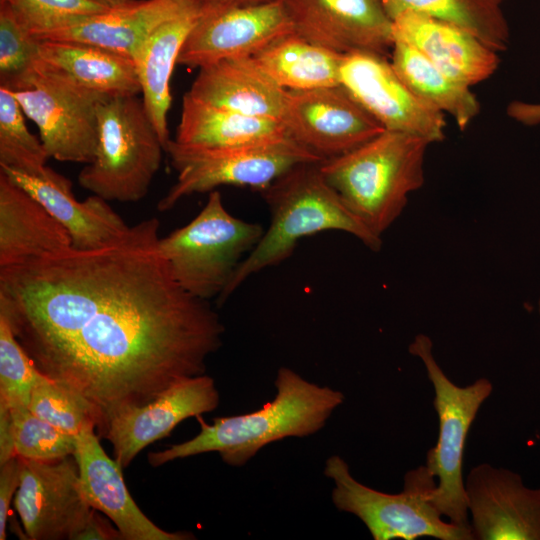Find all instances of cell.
I'll use <instances>...</instances> for the list:
<instances>
[{"mask_svg":"<svg viewBox=\"0 0 540 540\" xmlns=\"http://www.w3.org/2000/svg\"><path fill=\"white\" fill-rule=\"evenodd\" d=\"M14 506L31 540H76L95 511L82 493L74 455L54 461L22 458Z\"/></svg>","mask_w":540,"mask_h":540,"instance_id":"obj_12","label":"cell"},{"mask_svg":"<svg viewBox=\"0 0 540 540\" xmlns=\"http://www.w3.org/2000/svg\"><path fill=\"white\" fill-rule=\"evenodd\" d=\"M409 352L425 366L434 389L433 405L439 423L437 442L428 450L425 462L427 470L437 479L430 500L448 521L471 531L463 479L465 445L482 404L493 391V384L485 377L466 386L455 384L436 361L432 340L425 334L415 336Z\"/></svg>","mask_w":540,"mask_h":540,"instance_id":"obj_7","label":"cell"},{"mask_svg":"<svg viewBox=\"0 0 540 540\" xmlns=\"http://www.w3.org/2000/svg\"><path fill=\"white\" fill-rule=\"evenodd\" d=\"M537 312H538V317H539V321H540V298L537 302Z\"/></svg>","mask_w":540,"mask_h":540,"instance_id":"obj_42","label":"cell"},{"mask_svg":"<svg viewBox=\"0 0 540 540\" xmlns=\"http://www.w3.org/2000/svg\"><path fill=\"white\" fill-rule=\"evenodd\" d=\"M72 246L66 229L0 171V267Z\"/></svg>","mask_w":540,"mask_h":540,"instance_id":"obj_24","label":"cell"},{"mask_svg":"<svg viewBox=\"0 0 540 540\" xmlns=\"http://www.w3.org/2000/svg\"><path fill=\"white\" fill-rule=\"evenodd\" d=\"M22 458L13 456L0 464V540L6 539L7 518L20 484Z\"/></svg>","mask_w":540,"mask_h":540,"instance_id":"obj_36","label":"cell"},{"mask_svg":"<svg viewBox=\"0 0 540 540\" xmlns=\"http://www.w3.org/2000/svg\"><path fill=\"white\" fill-rule=\"evenodd\" d=\"M390 61L407 86L421 99L451 116L465 130L480 112L471 87L452 78L414 47L394 41Z\"/></svg>","mask_w":540,"mask_h":540,"instance_id":"obj_28","label":"cell"},{"mask_svg":"<svg viewBox=\"0 0 540 540\" xmlns=\"http://www.w3.org/2000/svg\"><path fill=\"white\" fill-rule=\"evenodd\" d=\"M394 41L422 53L457 81L472 87L497 70L498 52L466 29L421 13L405 11L392 19Z\"/></svg>","mask_w":540,"mask_h":540,"instance_id":"obj_19","label":"cell"},{"mask_svg":"<svg viewBox=\"0 0 540 540\" xmlns=\"http://www.w3.org/2000/svg\"><path fill=\"white\" fill-rule=\"evenodd\" d=\"M286 92L252 57H243L199 68L186 93L209 105L283 121Z\"/></svg>","mask_w":540,"mask_h":540,"instance_id":"obj_22","label":"cell"},{"mask_svg":"<svg viewBox=\"0 0 540 540\" xmlns=\"http://www.w3.org/2000/svg\"><path fill=\"white\" fill-rule=\"evenodd\" d=\"M197 6H202L198 0H133L33 35L38 40L89 44L134 61L146 39L158 26Z\"/></svg>","mask_w":540,"mask_h":540,"instance_id":"obj_20","label":"cell"},{"mask_svg":"<svg viewBox=\"0 0 540 540\" xmlns=\"http://www.w3.org/2000/svg\"><path fill=\"white\" fill-rule=\"evenodd\" d=\"M293 32L282 0L206 7L183 44L177 64L201 68L225 59L253 57Z\"/></svg>","mask_w":540,"mask_h":540,"instance_id":"obj_13","label":"cell"},{"mask_svg":"<svg viewBox=\"0 0 540 540\" xmlns=\"http://www.w3.org/2000/svg\"><path fill=\"white\" fill-rule=\"evenodd\" d=\"M206 7H229V6H249L263 4L274 0H198Z\"/></svg>","mask_w":540,"mask_h":540,"instance_id":"obj_40","label":"cell"},{"mask_svg":"<svg viewBox=\"0 0 540 540\" xmlns=\"http://www.w3.org/2000/svg\"><path fill=\"white\" fill-rule=\"evenodd\" d=\"M94 159L78 175L80 186L106 201L143 199L165 147L138 95L110 97L98 107Z\"/></svg>","mask_w":540,"mask_h":540,"instance_id":"obj_5","label":"cell"},{"mask_svg":"<svg viewBox=\"0 0 540 540\" xmlns=\"http://www.w3.org/2000/svg\"><path fill=\"white\" fill-rule=\"evenodd\" d=\"M15 455L11 408L0 403V464Z\"/></svg>","mask_w":540,"mask_h":540,"instance_id":"obj_37","label":"cell"},{"mask_svg":"<svg viewBox=\"0 0 540 540\" xmlns=\"http://www.w3.org/2000/svg\"><path fill=\"white\" fill-rule=\"evenodd\" d=\"M96 511V510H95ZM94 511L86 527L79 533L76 540L100 539L115 540L123 539L118 529L112 528Z\"/></svg>","mask_w":540,"mask_h":540,"instance_id":"obj_38","label":"cell"},{"mask_svg":"<svg viewBox=\"0 0 540 540\" xmlns=\"http://www.w3.org/2000/svg\"><path fill=\"white\" fill-rule=\"evenodd\" d=\"M507 114L524 125H538L540 124V103L512 101L507 107Z\"/></svg>","mask_w":540,"mask_h":540,"instance_id":"obj_39","label":"cell"},{"mask_svg":"<svg viewBox=\"0 0 540 540\" xmlns=\"http://www.w3.org/2000/svg\"><path fill=\"white\" fill-rule=\"evenodd\" d=\"M343 54L312 43L295 32L287 34L252 58L285 90H311L340 85Z\"/></svg>","mask_w":540,"mask_h":540,"instance_id":"obj_27","label":"cell"},{"mask_svg":"<svg viewBox=\"0 0 540 540\" xmlns=\"http://www.w3.org/2000/svg\"><path fill=\"white\" fill-rule=\"evenodd\" d=\"M14 452L27 460L54 461L74 455L76 436L66 433L27 407L11 408Z\"/></svg>","mask_w":540,"mask_h":540,"instance_id":"obj_33","label":"cell"},{"mask_svg":"<svg viewBox=\"0 0 540 540\" xmlns=\"http://www.w3.org/2000/svg\"><path fill=\"white\" fill-rule=\"evenodd\" d=\"M39 40L0 2V86L26 88L35 74Z\"/></svg>","mask_w":540,"mask_h":540,"instance_id":"obj_31","label":"cell"},{"mask_svg":"<svg viewBox=\"0 0 540 540\" xmlns=\"http://www.w3.org/2000/svg\"><path fill=\"white\" fill-rule=\"evenodd\" d=\"M32 34L60 28L73 21L106 11L97 0H0Z\"/></svg>","mask_w":540,"mask_h":540,"instance_id":"obj_35","label":"cell"},{"mask_svg":"<svg viewBox=\"0 0 540 540\" xmlns=\"http://www.w3.org/2000/svg\"><path fill=\"white\" fill-rule=\"evenodd\" d=\"M464 484L473 540H540V487L489 463L474 466Z\"/></svg>","mask_w":540,"mask_h":540,"instance_id":"obj_16","label":"cell"},{"mask_svg":"<svg viewBox=\"0 0 540 540\" xmlns=\"http://www.w3.org/2000/svg\"><path fill=\"white\" fill-rule=\"evenodd\" d=\"M0 171L47 209L66 229L72 247L77 250H97L113 245L130 231L131 227L105 199L93 194L78 201L72 194L71 182L61 174L45 179L10 169L0 168Z\"/></svg>","mask_w":540,"mask_h":540,"instance_id":"obj_21","label":"cell"},{"mask_svg":"<svg viewBox=\"0 0 540 540\" xmlns=\"http://www.w3.org/2000/svg\"><path fill=\"white\" fill-rule=\"evenodd\" d=\"M203 10L202 6L193 7L162 23L149 35L134 59L141 98L165 152L171 141L167 122L172 101L170 80L183 44Z\"/></svg>","mask_w":540,"mask_h":540,"instance_id":"obj_25","label":"cell"},{"mask_svg":"<svg viewBox=\"0 0 540 540\" xmlns=\"http://www.w3.org/2000/svg\"><path fill=\"white\" fill-rule=\"evenodd\" d=\"M392 20L411 11L453 23L468 30L496 52L509 43V27L501 0H380Z\"/></svg>","mask_w":540,"mask_h":540,"instance_id":"obj_29","label":"cell"},{"mask_svg":"<svg viewBox=\"0 0 540 540\" xmlns=\"http://www.w3.org/2000/svg\"><path fill=\"white\" fill-rule=\"evenodd\" d=\"M43 375L0 316V403L28 407L31 392Z\"/></svg>","mask_w":540,"mask_h":540,"instance_id":"obj_34","label":"cell"},{"mask_svg":"<svg viewBox=\"0 0 540 540\" xmlns=\"http://www.w3.org/2000/svg\"><path fill=\"white\" fill-rule=\"evenodd\" d=\"M35 69L107 97L141 94L131 58L89 44L39 40Z\"/></svg>","mask_w":540,"mask_h":540,"instance_id":"obj_23","label":"cell"},{"mask_svg":"<svg viewBox=\"0 0 540 540\" xmlns=\"http://www.w3.org/2000/svg\"><path fill=\"white\" fill-rule=\"evenodd\" d=\"M219 402L212 377H188L145 405L114 412L98 436L111 443L115 460L126 468L149 444L168 436L183 420L214 411Z\"/></svg>","mask_w":540,"mask_h":540,"instance_id":"obj_15","label":"cell"},{"mask_svg":"<svg viewBox=\"0 0 540 540\" xmlns=\"http://www.w3.org/2000/svg\"><path fill=\"white\" fill-rule=\"evenodd\" d=\"M319 164H299L259 191L270 211V226L235 270L225 291L217 298L219 305L251 275L289 258L298 241L306 236L329 230L343 231L371 250H380L382 238L373 234L346 207L325 181Z\"/></svg>","mask_w":540,"mask_h":540,"instance_id":"obj_3","label":"cell"},{"mask_svg":"<svg viewBox=\"0 0 540 540\" xmlns=\"http://www.w3.org/2000/svg\"><path fill=\"white\" fill-rule=\"evenodd\" d=\"M501 1L503 2L504 0H501Z\"/></svg>","mask_w":540,"mask_h":540,"instance_id":"obj_43","label":"cell"},{"mask_svg":"<svg viewBox=\"0 0 540 540\" xmlns=\"http://www.w3.org/2000/svg\"><path fill=\"white\" fill-rule=\"evenodd\" d=\"M340 86L385 130L427 139L445 138V114L417 96L387 56L371 51L343 54Z\"/></svg>","mask_w":540,"mask_h":540,"instance_id":"obj_11","label":"cell"},{"mask_svg":"<svg viewBox=\"0 0 540 540\" xmlns=\"http://www.w3.org/2000/svg\"><path fill=\"white\" fill-rule=\"evenodd\" d=\"M275 387L274 399L254 412L214 418L211 424L199 419L201 430L195 437L149 453V463L157 467L218 452L227 465L243 466L272 442L318 432L345 399L341 391L309 382L287 367L278 370Z\"/></svg>","mask_w":540,"mask_h":540,"instance_id":"obj_2","label":"cell"},{"mask_svg":"<svg viewBox=\"0 0 540 540\" xmlns=\"http://www.w3.org/2000/svg\"><path fill=\"white\" fill-rule=\"evenodd\" d=\"M324 474L334 483L331 499L335 507L355 515L374 540H473L471 531L445 521L430 500L435 477L420 465L404 476L400 493H385L356 480L347 462L330 456Z\"/></svg>","mask_w":540,"mask_h":540,"instance_id":"obj_8","label":"cell"},{"mask_svg":"<svg viewBox=\"0 0 540 540\" xmlns=\"http://www.w3.org/2000/svg\"><path fill=\"white\" fill-rule=\"evenodd\" d=\"M431 143L422 137L384 130L343 155L320 162L325 181L373 234L383 233L425 181Z\"/></svg>","mask_w":540,"mask_h":540,"instance_id":"obj_4","label":"cell"},{"mask_svg":"<svg viewBox=\"0 0 540 540\" xmlns=\"http://www.w3.org/2000/svg\"><path fill=\"white\" fill-rule=\"evenodd\" d=\"M166 152L177 178L157 204L162 212L186 196L211 192L222 185L261 191L299 164L322 161L291 137L234 147L196 146L171 140Z\"/></svg>","mask_w":540,"mask_h":540,"instance_id":"obj_9","label":"cell"},{"mask_svg":"<svg viewBox=\"0 0 540 540\" xmlns=\"http://www.w3.org/2000/svg\"><path fill=\"white\" fill-rule=\"evenodd\" d=\"M254 222L233 216L213 190L198 215L165 237L159 248L177 284L188 294L218 298L235 270L264 233Z\"/></svg>","mask_w":540,"mask_h":540,"instance_id":"obj_6","label":"cell"},{"mask_svg":"<svg viewBox=\"0 0 540 540\" xmlns=\"http://www.w3.org/2000/svg\"><path fill=\"white\" fill-rule=\"evenodd\" d=\"M27 408L54 427L75 436L88 424L96 428L92 406L79 394L45 375L34 386Z\"/></svg>","mask_w":540,"mask_h":540,"instance_id":"obj_32","label":"cell"},{"mask_svg":"<svg viewBox=\"0 0 540 540\" xmlns=\"http://www.w3.org/2000/svg\"><path fill=\"white\" fill-rule=\"evenodd\" d=\"M294 32L340 54L393 46L392 20L380 0H282Z\"/></svg>","mask_w":540,"mask_h":540,"instance_id":"obj_17","label":"cell"},{"mask_svg":"<svg viewBox=\"0 0 540 540\" xmlns=\"http://www.w3.org/2000/svg\"><path fill=\"white\" fill-rule=\"evenodd\" d=\"M159 226L149 218L101 249L0 267V316L42 374L92 406L98 432L114 412L205 374L222 345L209 301L174 280Z\"/></svg>","mask_w":540,"mask_h":540,"instance_id":"obj_1","label":"cell"},{"mask_svg":"<svg viewBox=\"0 0 540 540\" xmlns=\"http://www.w3.org/2000/svg\"><path fill=\"white\" fill-rule=\"evenodd\" d=\"M289 136L322 161L354 150L385 129L342 86L287 90Z\"/></svg>","mask_w":540,"mask_h":540,"instance_id":"obj_14","label":"cell"},{"mask_svg":"<svg viewBox=\"0 0 540 540\" xmlns=\"http://www.w3.org/2000/svg\"><path fill=\"white\" fill-rule=\"evenodd\" d=\"M24 115L15 95L0 86V168L45 179L58 176L46 165L49 156L28 130Z\"/></svg>","mask_w":540,"mask_h":540,"instance_id":"obj_30","label":"cell"},{"mask_svg":"<svg viewBox=\"0 0 540 540\" xmlns=\"http://www.w3.org/2000/svg\"><path fill=\"white\" fill-rule=\"evenodd\" d=\"M95 425L76 435L75 460L82 493L88 504L104 513L124 540H189L187 532H168L154 524L137 506L125 484L121 465L110 458L99 442Z\"/></svg>","mask_w":540,"mask_h":540,"instance_id":"obj_18","label":"cell"},{"mask_svg":"<svg viewBox=\"0 0 540 540\" xmlns=\"http://www.w3.org/2000/svg\"><path fill=\"white\" fill-rule=\"evenodd\" d=\"M290 137L282 120L251 116L183 96L175 141L206 147H234Z\"/></svg>","mask_w":540,"mask_h":540,"instance_id":"obj_26","label":"cell"},{"mask_svg":"<svg viewBox=\"0 0 540 540\" xmlns=\"http://www.w3.org/2000/svg\"><path fill=\"white\" fill-rule=\"evenodd\" d=\"M97 1L108 7H116V6L126 4L128 2H131L133 0H97Z\"/></svg>","mask_w":540,"mask_h":540,"instance_id":"obj_41","label":"cell"},{"mask_svg":"<svg viewBox=\"0 0 540 540\" xmlns=\"http://www.w3.org/2000/svg\"><path fill=\"white\" fill-rule=\"evenodd\" d=\"M12 93L37 126L49 158L83 164L94 159L98 107L110 97L36 69L28 86Z\"/></svg>","mask_w":540,"mask_h":540,"instance_id":"obj_10","label":"cell"}]
</instances>
